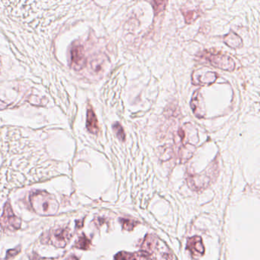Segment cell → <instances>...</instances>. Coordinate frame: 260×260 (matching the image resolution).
<instances>
[{"label": "cell", "instance_id": "cell-13", "mask_svg": "<svg viewBox=\"0 0 260 260\" xmlns=\"http://www.w3.org/2000/svg\"><path fill=\"white\" fill-rule=\"evenodd\" d=\"M112 127H113L114 132H115V135H116L118 139L124 142V141H125L126 137L122 126H121L119 123L116 122L113 124Z\"/></svg>", "mask_w": 260, "mask_h": 260}, {"label": "cell", "instance_id": "cell-14", "mask_svg": "<svg viewBox=\"0 0 260 260\" xmlns=\"http://www.w3.org/2000/svg\"><path fill=\"white\" fill-rule=\"evenodd\" d=\"M20 252V246H18V247L15 248V249H10V250L7 252V257H6V258L8 260L11 259V258H14L15 256H16V255H17Z\"/></svg>", "mask_w": 260, "mask_h": 260}, {"label": "cell", "instance_id": "cell-7", "mask_svg": "<svg viewBox=\"0 0 260 260\" xmlns=\"http://www.w3.org/2000/svg\"><path fill=\"white\" fill-rule=\"evenodd\" d=\"M200 91H196V93L192 96L191 101V108L194 115L197 118H203L205 115V111L203 110V106L201 105V100H202V95H201Z\"/></svg>", "mask_w": 260, "mask_h": 260}, {"label": "cell", "instance_id": "cell-9", "mask_svg": "<svg viewBox=\"0 0 260 260\" xmlns=\"http://www.w3.org/2000/svg\"><path fill=\"white\" fill-rule=\"evenodd\" d=\"M223 42L228 46L234 49L240 48L242 45V39H240V36L234 32H230L229 34L225 36L223 38Z\"/></svg>", "mask_w": 260, "mask_h": 260}, {"label": "cell", "instance_id": "cell-8", "mask_svg": "<svg viewBox=\"0 0 260 260\" xmlns=\"http://www.w3.org/2000/svg\"><path fill=\"white\" fill-rule=\"evenodd\" d=\"M187 248L194 255H196V254H197V255H203L204 252H205V248H204L202 239L199 237H194L189 239L188 241V244H187Z\"/></svg>", "mask_w": 260, "mask_h": 260}, {"label": "cell", "instance_id": "cell-11", "mask_svg": "<svg viewBox=\"0 0 260 260\" xmlns=\"http://www.w3.org/2000/svg\"><path fill=\"white\" fill-rule=\"evenodd\" d=\"M184 17H185V22L187 24H191L194 22L197 18L200 16V13L198 10H189V11L183 13Z\"/></svg>", "mask_w": 260, "mask_h": 260}, {"label": "cell", "instance_id": "cell-5", "mask_svg": "<svg viewBox=\"0 0 260 260\" xmlns=\"http://www.w3.org/2000/svg\"><path fill=\"white\" fill-rule=\"evenodd\" d=\"M71 65L76 71H80L86 65L84 48L80 44H75L71 50Z\"/></svg>", "mask_w": 260, "mask_h": 260}, {"label": "cell", "instance_id": "cell-6", "mask_svg": "<svg viewBox=\"0 0 260 260\" xmlns=\"http://www.w3.org/2000/svg\"><path fill=\"white\" fill-rule=\"evenodd\" d=\"M86 127L90 133L93 135H97L100 127H99V121L96 115L94 112L93 109L89 108L87 110V116H86Z\"/></svg>", "mask_w": 260, "mask_h": 260}, {"label": "cell", "instance_id": "cell-15", "mask_svg": "<svg viewBox=\"0 0 260 260\" xmlns=\"http://www.w3.org/2000/svg\"><path fill=\"white\" fill-rule=\"evenodd\" d=\"M69 260H78V258H76V257L73 256L72 258H69Z\"/></svg>", "mask_w": 260, "mask_h": 260}, {"label": "cell", "instance_id": "cell-10", "mask_svg": "<svg viewBox=\"0 0 260 260\" xmlns=\"http://www.w3.org/2000/svg\"><path fill=\"white\" fill-rule=\"evenodd\" d=\"M168 2L167 1H151L150 4L153 7V11H154L155 16H158L167 7Z\"/></svg>", "mask_w": 260, "mask_h": 260}, {"label": "cell", "instance_id": "cell-4", "mask_svg": "<svg viewBox=\"0 0 260 260\" xmlns=\"http://www.w3.org/2000/svg\"><path fill=\"white\" fill-rule=\"evenodd\" d=\"M22 221L13 212L10 202L4 205V213L0 217V225L4 231H16L20 229Z\"/></svg>", "mask_w": 260, "mask_h": 260}, {"label": "cell", "instance_id": "cell-2", "mask_svg": "<svg viewBox=\"0 0 260 260\" xmlns=\"http://www.w3.org/2000/svg\"><path fill=\"white\" fill-rule=\"evenodd\" d=\"M42 243L52 245L57 248H64L71 235L68 228H58L48 231L42 236Z\"/></svg>", "mask_w": 260, "mask_h": 260}, {"label": "cell", "instance_id": "cell-3", "mask_svg": "<svg viewBox=\"0 0 260 260\" xmlns=\"http://www.w3.org/2000/svg\"><path fill=\"white\" fill-rule=\"evenodd\" d=\"M202 57L207 60L211 66L226 71H234L235 69V62L226 55L223 54H214L209 51H204Z\"/></svg>", "mask_w": 260, "mask_h": 260}, {"label": "cell", "instance_id": "cell-1", "mask_svg": "<svg viewBox=\"0 0 260 260\" xmlns=\"http://www.w3.org/2000/svg\"><path fill=\"white\" fill-rule=\"evenodd\" d=\"M29 201L33 211L39 215L52 216L58 211L59 203L55 196L47 191H33Z\"/></svg>", "mask_w": 260, "mask_h": 260}, {"label": "cell", "instance_id": "cell-12", "mask_svg": "<svg viewBox=\"0 0 260 260\" xmlns=\"http://www.w3.org/2000/svg\"><path fill=\"white\" fill-rule=\"evenodd\" d=\"M90 240H88L87 237L83 235L76 242L75 247L80 249H87L90 246Z\"/></svg>", "mask_w": 260, "mask_h": 260}]
</instances>
